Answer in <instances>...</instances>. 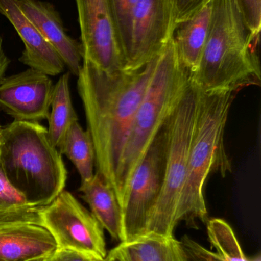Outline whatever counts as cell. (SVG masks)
<instances>
[{
	"label": "cell",
	"instance_id": "obj_32",
	"mask_svg": "<svg viewBox=\"0 0 261 261\" xmlns=\"http://www.w3.org/2000/svg\"></svg>",
	"mask_w": 261,
	"mask_h": 261
},
{
	"label": "cell",
	"instance_id": "obj_21",
	"mask_svg": "<svg viewBox=\"0 0 261 261\" xmlns=\"http://www.w3.org/2000/svg\"><path fill=\"white\" fill-rule=\"evenodd\" d=\"M208 239L218 255L225 261H249L229 224L221 219L207 221Z\"/></svg>",
	"mask_w": 261,
	"mask_h": 261
},
{
	"label": "cell",
	"instance_id": "obj_16",
	"mask_svg": "<svg viewBox=\"0 0 261 261\" xmlns=\"http://www.w3.org/2000/svg\"><path fill=\"white\" fill-rule=\"evenodd\" d=\"M211 3L205 5L189 19L178 24L173 34L178 57L190 73L197 69L208 38Z\"/></svg>",
	"mask_w": 261,
	"mask_h": 261
},
{
	"label": "cell",
	"instance_id": "obj_27",
	"mask_svg": "<svg viewBox=\"0 0 261 261\" xmlns=\"http://www.w3.org/2000/svg\"><path fill=\"white\" fill-rule=\"evenodd\" d=\"M9 64H10V60L5 54L3 47V38L0 36V82L4 77Z\"/></svg>",
	"mask_w": 261,
	"mask_h": 261
},
{
	"label": "cell",
	"instance_id": "obj_13",
	"mask_svg": "<svg viewBox=\"0 0 261 261\" xmlns=\"http://www.w3.org/2000/svg\"><path fill=\"white\" fill-rule=\"evenodd\" d=\"M18 6L55 49L65 66L78 77L82 67L81 43L69 36L53 5L40 0H18Z\"/></svg>",
	"mask_w": 261,
	"mask_h": 261
},
{
	"label": "cell",
	"instance_id": "obj_30",
	"mask_svg": "<svg viewBox=\"0 0 261 261\" xmlns=\"http://www.w3.org/2000/svg\"><path fill=\"white\" fill-rule=\"evenodd\" d=\"M251 261H261L260 257V256H258V257H257V258L254 259V260H251Z\"/></svg>",
	"mask_w": 261,
	"mask_h": 261
},
{
	"label": "cell",
	"instance_id": "obj_19",
	"mask_svg": "<svg viewBox=\"0 0 261 261\" xmlns=\"http://www.w3.org/2000/svg\"><path fill=\"white\" fill-rule=\"evenodd\" d=\"M48 129L51 142L58 148L72 124L78 121L72 105L69 89V73L60 76L53 87Z\"/></svg>",
	"mask_w": 261,
	"mask_h": 261
},
{
	"label": "cell",
	"instance_id": "obj_20",
	"mask_svg": "<svg viewBox=\"0 0 261 261\" xmlns=\"http://www.w3.org/2000/svg\"><path fill=\"white\" fill-rule=\"evenodd\" d=\"M58 149L61 155H65L73 163L81 176V184L93 177L95 164L93 141L90 132L83 129L78 121L69 128Z\"/></svg>",
	"mask_w": 261,
	"mask_h": 261
},
{
	"label": "cell",
	"instance_id": "obj_8",
	"mask_svg": "<svg viewBox=\"0 0 261 261\" xmlns=\"http://www.w3.org/2000/svg\"><path fill=\"white\" fill-rule=\"evenodd\" d=\"M41 216V225L52 234L57 248L74 250L98 261L105 260L104 228L72 193L63 190L43 207Z\"/></svg>",
	"mask_w": 261,
	"mask_h": 261
},
{
	"label": "cell",
	"instance_id": "obj_12",
	"mask_svg": "<svg viewBox=\"0 0 261 261\" xmlns=\"http://www.w3.org/2000/svg\"><path fill=\"white\" fill-rule=\"evenodd\" d=\"M0 13L10 21L23 41L25 49L18 59L20 62L48 76H56L64 71V61L23 13L18 0H0Z\"/></svg>",
	"mask_w": 261,
	"mask_h": 261
},
{
	"label": "cell",
	"instance_id": "obj_26",
	"mask_svg": "<svg viewBox=\"0 0 261 261\" xmlns=\"http://www.w3.org/2000/svg\"><path fill=\"white\" fill-rule=\"evenodd\" d=\"M46 261H98L90 256L70 249L57 248L48 256Z\"/></svg>",
	"mask_w": 261,
	"mask_h": 261
},
{
	"label": "cell",
	"instance_id": "obj_11",
	"mask_svg": "<svg viewBox=\"0 0 261 261\" xmlns=\"http://www.w3.org/2000/svg\"><path fill=\"white\" fill-rule=\"evenodd\" d=\"M53 87L49 76L32 68L4 76L0 82V110L14 121L48 120Z\"/></svg>",
	"mask_w": 261,
	"mask_h": 261
},
{
	"label": "cell",
	"instance_id": "obj_9",
	"mask_svg": "<svg viewBox=\"0 0 261 261\" xmlns=\"http://www.w3.org/2000/svg\"><path fill=\"white\" fill-rule=\"evenodd\" d=\"M176 26L170 0H139L132 16L124 70H138L159 57Z\"/></svg>",
	"mask_w": 261,
	"mask_h": 261
},
{
	"label": "cell",
	"instance_id": "obj_3",
	"mask_svg": "<svg viewBox=\"0 0 261 261\" xmlns=\"http://www.w3.org/2000/svg\"><path fill=\"white\" fill-rule=\"evenodd\" d=\"M0 164L11 185L36 206L49 205L65 187L61 154L39 122L13 121L3 127Z\"/></svg>",
	"mask_w": 261,
	"mask_h": 261
},
{
	"label": "cell",
	"instance_id": "obj_15",
	"mask_svg": "<svg viewBox=\"0 0 261 261\" xmlns=\"http://www.w3.org/2000/svg\"><path fill=\"white\" fill-rule=\"evenodd\" d=\"M79 190L102 228L112 239L122 242V210L111 185L97 172L90 180L81 184Z\"/></svg>",
	"mask_w": 261,
	"mask_h": 261
},
{
	"label": "cell",
	"instance_id": "obj_31",
	"mask_svg": "<svg viewBox=\"0 0 261 261\" xmlns=\"http://www.w3.org/2000/svg\"><path fill=\"white\" fill-rule=\"evenodd\" d=\"M2 128H3V127H2L1 125H0V132H1Z\"/></svg>",
	"mask_w": 261,
	"mask_h": 261
},
{
	"label": "cell",
	"instance_id": "obj_14",
	"mask_svg": "<svg viewBox=\"0 0 261 261\" xmlns=\"http://www.w3.org/2000/svg\"><path fill=\"white\" fill-rule=\"evenodd\" d=\"M56 242L41 225H13L0 228V261H29L48 257Z\"/></svg>",
	"mask_w": 261,
	"mask_h": 261
},
{
	"label": "cell",
	"instance_id": "obj_29",
	"mask_svg": "<svg viewBox=\"0 0 261 261\" xmlns=\"http://www.w3.org/2000/svg\"><path fill=\"white\" fill-rule=\"evenodd\" d=\"M47 257H40V258L34 259V260H31L29 261H46Z\"/></svg>",
	"mask_w": 261,
	"mask_h": 261
},
{
	"label": "cell",
	"instance_id": "obj_2",
	"mask_svg": "<svg viewBox=\"0 0 261 261\" xmlns=\"http://www.w3.org/2000/svg\"><path fill=\"white\" fill-rule=\"evenodd\" d=\"M208 38L191 82L203 93L260 86L256 54L259 37L251 33L236 0H211Z\"/></svg>",
	"mask_w": 261,
	"mask_h": 261
},
{
	"label": "cell",
	"instance_id": "obj_1",
	"mask_svg": "<svg viewBox=\"0 0 261 261\" xmlns=\"http://www.w3.org/2000/svg\"><path fill=\"white\" fill-rule=\"evenodd\" d=\"M157 58L133 71L109 73L83 60L78 76L95 152V163L113 190L133 118L154 73Z\"/></svg>",
	"mask_w": 261,
	"mask_h": 261
},
{
	"label": "cell",
	"instance_id": "obj_4",
	"mask_svg": "<svg viewBox=\"0 0 261 261\" xmlns=\"http://www.w3.org/2000/svg\"><path fill=\"white\" fill-rule=\"evenodd\" d=\"M232 91H199L196 122L188 152L186 177L176 210L180 221L208 220L203 188L208 175L219 172L223 177L231 171L225 151L224 134L231 103Z\"/></svg>",
	"mask_w": 261,
	"mask_h": 261
},
{
	"label": "cell",
	"instance_id": "obj_24",
	"mask_svg": "<svg viewBox=\"0 0 261 261\" xmlns=\"http://www.w3.org/2000/svg\"><path fill=\"white\" fill-rule=\"evenodd\" d=\"M179 242L185 261H225L188 236H184Z\"/></svg>",
	"mask_w": 261,
	"mask_h": 261
},
{
	"label": "cell",
	"instance_id": "obj_28",
	"mask_svg": "<svg viewBox=\"0 0 261 261\" xmlns=\"http://www.w3.org/2000/svg\"><path fill=\"white\" fill-rule=\"evenodd\" d=\"M104 261H124V260L121 253H120L117 247H116L107 254V257H106Z\"/></svg>",
	"mask_w": 261,
	"mask_h": 261
},
{
	"label": "cell",
	"instance_id": "obj_18",
	"mask_svg": "<svg viewBox=\"0 0 261 261\" xmlns=\"http://www.w3.org/2000/svg\"><path fill=\"white\" fill-rule=\"evenodd\" d=\"M30 203L5 176L0 164V228L13 225H41V210Z\"/></svg>",
	"mask_w": 261,
	"mask_h": 261
},
{
	"label": "cell",
	"instance_id": "obj_7",
	"mask_svg": "<svg viewBox=\"0 0 261 261\" xmlns=\"http://www.w3.org/2000/svg\"><path fill=\"white\" fill-rule=\"evenodd\" d=\"M170 116L150 143L132 175L121 205L122 242L147 234L149 222L160 196L165 178Z\"/></svg>",
	"mask_w": 261,
	"mask_h": 261
},
{
	"label": "cell",
	"instance_id": "obj_5",
	"mask_svg": "<svg viewBox=\"0 0 261 261\" xmlns=\"http://www.w3.org/2000/svg\"><path fill=\"white\" fill-rule=\"evenodd\" d=\"M190 81V72L179 60L173 38L158 58L126 142L114 188L121 206L135 169L174 111Z\"/></svg>",
	"mask_w": 261,
	"mask_h": 261
},
{
	"label": "cell",
	"instance_id": "obj_23",
	"mask_svg": "<svg viewBox=\"0 0 261 261\" xmlns=\"http://www.w3.org/2000/svg\"><path fill=\"white\" fill-rule=\"evenodd\" d=\"M245 23L254 36L259 37L261 29V0H236Z\"/></svg>",
	"mask_w": 261,
	"mask_h": 261
},
{
	"label": "cell",
	"instance_id": "obj_25",
	"mask_svg": "<svg viewBox=\"0 0 261 261\" xmlns=\"http://www.w3.org/2000/svg\"><path fill=\"white\" fill-rule=\"evenodd\" d=\"M177 25L186 21L197 13L202 7L211 0H170Z\"/></svg>",
	"mask_w": 261,
	"mask_h": 261
},
{
	"label": "cell",
	"instance_id": "obj_6",
	"mask_svg": "<svg viewBox=\"0 0 261 261\" xmlns=\"http://www.w3.org/2000/svg\"><path fill=\"white\" fill-rule=\"evenodd\" d=\"M199 90L190 81L170 116V136L165 178L149 222L147 234L173 237L176 210L186 177L188 152L196 122Z\"/></svg>",
	"mask_w": 261,
	"mask_h": 261
},
{
	"label": "cell",
	"instance_id": "obj_17",
	"mask_svg": "<svg viewBox=\"0 0 261 261\" xmlns=\"http://www.w3.org/2000/svg\"><path fill=\"white\" fill-rule=\"evenodd\" d=\"M116 247L124 261H185L180 242L174 236L147 234Z\"/></svg>",
	"mask_w": 261,
	"mask_h": 261
},
{
	"label": "cell",
	"instance_id": "obj_22",
	"mask_svg": "<svg viewBox=\"0 0 261 261\" xmlns=\"http://www.w3.org/2000/svg\"><path fill=\"white\" fill-rule=\"evenodd\" d=\"M138 2L139 0H109L113 25L124 58L130 39L132 16Z\"/></svg>",
	"mask_w": 261,
	"mask_h": 261
},
{
	"label": "cell",
	"instance_id": "obj_10",
	"mask_svg": "<svg viewBox=\"0 0 261 261\" xmlns=\"http://www.w3.org/2000/svg\"><path fill=\"white\" fill-rule=\"evenodd\" d=\"M81 29L83 60L106 73L123 71L124 55L116 36L109 0H75Z\"/></svg>",
	"mask_w": 261,
	"mask_h": 261
}]
</instances>
